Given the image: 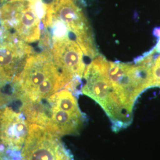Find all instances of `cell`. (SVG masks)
I'll return each instance as SVG.
<instances>
[{"instance_id":"1","label":"cell","mask_w":160,"mask_h":160,"mask_svg":"<svg viewBox=\"0 0 160 160\" xmlns=\"http://www.w3.org/2000/svg\"><path fill=\"white\" fill-rule=\"evenodd\" d=\"M108 60L102 55L94 58L84 70L85 84L81 92L96 101L109 116L112 129L119 132L131 124L133 110L129 108L114 90L106 73Z\"/></svg>"},{"instance_id":"2","label":"cell","mask_w":160,"mask_h":160,"mask_svg":"<svg viewBox=\"0 0 160 160\" xmlns=\"http://www.w3.org/2000/svg\"><path fill=\"white\" fill-rule=\"evenodd\" d=\"M16 81L22 92L20 100L32 102L47 99L70 82L54 62L49 49L33 53Z\"/></svg>"},{"instance_id":"3","label":"cell","mask_w":160,"mask_h":160,"mask_svg":"<svg viewBox=\"0 0 160 160\" xmlns=\"http://www.w3.org/2000/svg\"><path fill=\"white\" fill-rule=\"evenodd\" d=\"M45 13L41 22L50 19L63 23L68 29L83 53L90 58L97 56L91 27L77 0H42Z\"/></svg>"},{"instance_id":"4","label":"cell","mask_w":160,"mask_h":160,"mask_svg":"<svg viewBox=\"0 0 160 160\" xmlns=\"http://www.w3.org/2000/svg\"><path fill=\"white\" fill-rule=\"evenodd\" d=\"M40 20L33 1H10L0 7V25L27 43L40 40Z\"/></svg>"},{"instance_id":"5","label":"cell","mask_w":160,"mask_h":160,"mask_svg":"<svg viewBox=\"0 0 160 160\" xmlns=\"http://www.w3.org/2000/svg\"><path fill=\"white\" fill-rule=\"evenodd\" d=\"M46 100L48 122L45 128L61 137L78 134L83 125L84 117L72 92L63 90Z\"/></svg>"},{"instance_id":"6","label":"cell","mask_w":160,"mask_h":160,"mask_svg":"<svg viewBox=\"0 0 160 160\" xmlns=\"http://www.w3.org/2000/svg\"><path fill=\"white\" fill-rule=\"evenodd\" d=\"M29 124V131L21 153L22 160H74L61 136L44 126Z\"/></svg>"},{"instance_id":"7","label":"cell","mask_w":160,"mask_h":160,"mask_svg":"<svg viewBox=\"0 0 160 160\" xmlns=\"http://www.w3.org/2000/svg\"><path fill=\"white\" fill-rule=\"evenodd\" d=\"M33 53L27 43L0 25V79L16 81Z\"/></svg>"},{"instance_id":"8","label":"cell","mask_w":160,"mask_h":160,"mask_svg":"<svg viewBox=\"0 0 160 160\" xmlns=\"http://www.w3.org/2000/svg\"><path fill=\"white\" fill-rule=\"evenodd\" d=\"M51 52L53 61L70 82L80 80L85 70L83 52L70 36L51 39Z\"/></svg>"},{"instance_id":"9","label":"cell","mask_w":160,"mask_h":160,"mask_svg":"<svg viewBox=\"0 0 160 160\" xmlns=\"http://www.w3.org/2000/svg\"><path fill=\"white\" fill-rule=\"evenodd\" d=\"M29 125L21 112L9 107L0 108V141L10 151L17 153L22 148Z\"/></svg>"},{"instance_id":"10","label":"cell","mask_w":160,"mask_h":160,"mask_svg":"<svg viewBox=\"0 0 160 160\" xmlns=\"http://www.w3.org/2000/svg\"><path fill=\"white\" fill-rule=\"evenodd\" d=\"M149 87H160V55L154 58L149 72Z\"/></svg>"}]
</instances>
